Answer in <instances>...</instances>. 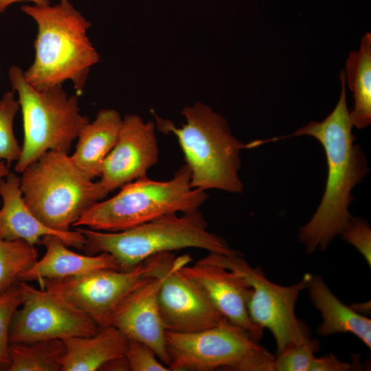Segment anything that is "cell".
Here are the masks:
<instances>
[{
  "instance_id": "6da1fadb",
  "label": "cell",
  "mask_w": 371,
  "mask_h": 371,
  "mask_svg": "<svg viewBox=\"0 0 371 371\" xmlns=\"http://www.w3.org/2000/svg\"><path fill=\"white\" fill-rule=\"evenodd\" d=\"M341 93L336 106L323 120L312 121L287 137L307 135L315 138L323 146L328 176L321 202L311 218L302 226L299 240L308 254L325 251L339 235L352 216L349 205L353 201L352 190L369 170L360 146L355 144L354 127L347 105L346 84L343 69L339 74Z\"/></svg>"
},
{
  "instance_id": "7a4b0ae2",
  "label": "cell",
  "mask_w": 371,
  "mask_h": 371,
  "mask_svg": "<svg viewBox=\"0 0 371 371\" xmlns=\"http://www.w3.org/2000/svg\"><path fill=\"white\" fill-rule=\"evenodd\" d=\"M21 10L38 27L34 60L23 71L25 80L38 90L70 80L80 95L91 67L100 60L87 36L90 22L69 0L54 5H23Z\"/></svg>"
},
{
  "instance_id": "3957f363",
  "label": "cell",
  "mask_w": 371,
  "mask_h": 371,
  "mask_svg": "<svg viewBox=\"0 0 371 371\" xmlns=\"http://www.w3.org/2000/svg\"><path fill=\"white\" fill-rule=\"evenodd\" d=\"M181 113L186 121L180 127L157 115L155 126L177 139L190 172L192 187L205 192L216 189L240 193V151L260 146V139L248 144L239 141L227 120L201 102L184 107Z\"/></svg>"
},
{
  "instance_id": "277c9868",
  "label": "cell",
  "mask_w": 371,
  "mask_h": 371,
  "mask_svg": "<svg viewBox=\"0 0 371 371\" xmlns=\"http://www.w3.org/2000/svg\"><path fill=\"white\" fill-rule=\"evenodd\" d=\"M199 210L181 215L171 214L138 226L115 232L77 228L85 237L88 255L106 252L120 270H129L162 252L199 248L227 256H242L222 237L207 231Z\"/></svg>"
},
{
  "instance_id": "5b68a950",
  "label": "cell",
  "mask_w": 371,
  "mask_h": 371,
  "mask_svg": "<svg viewBox=\"0 0 371 371\" xmlns=\"http://www.w3.org/2000/svg\"><path fill=\"white\" fill-rule=\"evenodd\" d=\"M207 198L205 191L192 187L185 164L169 180L146 176L123 186L111 198L91 205L73 226L120 232L166 215L197 211Z\"/></svg>"
},
{
  "instance_id": "8992f818",
  "label": "cell",
  "mask_w": 371,
  "mask_h": 371,
  "mask_svg": "<svg viewBox=\"0 0 371 371\" xmlns=\"http://www.w3.org/2000/svg\"><path fill=\"white\" fill-rule=\"evenodd\" d=\"M12 91L22 113L23 142L14 170L21 173L49 150L69 152L82 128L89 122L81 115L77 95L68 96L62 85L38 90L25 79L23 71L8 70Z\"/></svg>"
},
{
  "instance_id": "52a82bcc",
  "label": "cell",
  "mask_w": 371,
  "mask_h": 371,
  "mask_svg": "<svg viewBox=\"0 0 371 371\" xmlns=\"http://www.w3.org/2000/svg\"><path fill=\"white\" fill-rule=\"evenodd\" d=\"M21 174L25 203L54 229L69 231L91 205L100 201L96 182L80 170L67 153L47 151Z\"/></svg>"
},
{
  "instance_id": "ba28073f",
  "label": "cell",
  "mask_w": 371,
  "mask_h": 371,
  "mask_svg": "<svg viewBox=\"0 0 371 371\" xmlns=\"http://www.w3.org/2000/svg\"><path fill=\"white\" fill-rule=\"evenodd\" d=\"M166 343L170 370L273 371L275 357L229 321L196 332L166 330Z\"/></svg>"
},
{
  "instance_id": "9c48e42d",
  "label": "cell",
  "mask_w": 371,
  "mask_h": 371,
  "mask_svg": "<svg viewBox=\"0 0 371 371\" xmlns=\"http://www.w3.org/2000/svg\"><path fill=\"white\" fill-rule=\"evenodd\" d=\"M241 256L210 253L203 259L238 273L249 283V315L257 326L271 331L276 354L311 338L309 328L295 313L300 293L307 287L306 273L295 284L279 285L268 280L260 267H252Z\"/></svg>"
},
{
  "instance_id": "30bf717a",
  "label": "cell",
  "mask_w": 371,
  "mask_h": 371,
  "mask_svg": "<svg viewBox=\"0 0 371 371\" xmlns=\"http://www.w3.org/2000/svg\"><path fill=\"white\" fill-rule=\"evenodd\" d=\"M190 261L188 255L175 257L167 251L143 262L146 277L162 278L158 304L167 331L196 332L228 321L202 289L181 272V268Z\"/></svg>"
},
{
  "instance_id": "8fae6325",
  "label": "cell",
  "mask_w": 371,
  "mask_h": 371,
  "mask_svg": "<svg viewBox=\"0 0 371 371\" xmlns=\"http://www.w3.org/2000/svg\"><path fill=\"white\" fill-rule=\"evenodd\" d=\"M21 308L10 326V344H28L50 339L95 335L100 326L87 315L57 295L20 281Z\"/></svg>"
},
{
  "instance_id": "7c38bea8",
  "label": "cell",
  "mask_w": 371,
  "mask_h": 371,
  "mask_svg": "<svg viewBox=\"0 0 371 371\" xmlns=\"http://www.w3.org/2000/svg\"><path fill=\"white\" fill-rule=\"evenodd\" d=\"M148 278L142 262L129 270L100 269L63 279L43 280L39 284L103 327L110 325L123 298Z\"/></svg>"
},
{
  "instance_id": "4fadbf2b",
  "label": "cell",
  "mask_w": 371,
  "mask_h": 371,
  "mask_svg": "<svg viewBox=\"0 0 371 371\" xmlns=\"http://www.w3.org/2000/svg\"><path fill=\"white\" fill-rule=\"evenodd\" d=\"M155 124L137 114L122 120L118 139L106 157L96 186L100 201L112 191L147 176L159 159Z\"/></svg>"
},
{
  "instance_id": "5bb4252c",
  "label": "cell",
  "mask_w": 371,
  "mask_h": 371,
  "mask_svg": "<svg viewBox=\"0 0 371 371\" xmlns=\"http://www.w3.org/2000/svg\"><path fill=\"white\" fill-rule=\"evenodd\" d=\"M161 283V276L148 277L132 290L115 308L110 325L121 331L128 339L147 345L168 368L166 330L158 304Z\"/></svg>"
},
{
  "instance_id": "9a60e30c",
  "label": "cell",
  "mask_w": 371,
  "mask_h": 371,
  "mask_svg": "<svg viewBox=\"0 0 371 371\" xmlns=\"http://www.w3.org/2000/svg\"><path fill=\"white\" fill-rule=\"evenodd\" d=\"M181 272L194 281L218 311L232 324L245 330L256 341L264 330L251 319L247 307L251 293L249 283L238 273L202 258Z\"/></svg>"
},
{
  "instance_id": "2e32d148",
  "label": "cell",
  "mask_w": 371,
  "mask_h": 371,
  "mask_svg": "<svg viewBox=\"0 0 371 371\" xmlns=\"http://www.w3.org/2000/svg\"><path fill=\"white\" fill-rule=\"evenodd\" d=\"M0 238L23 240L36 245L47 235L59 237L68 247L83 249L85 236L77 229L58 231L49 227L40 221L25 203L20 187V177L10 172L0 186Z\"/></svg>"
},
{
  "instance_id": "e0dca14e",
  "label": "cell",
  "mask_w": 371,
  "mask_h": 371,
  "mask_svg": "<svg viewBox=\"0 0 371 371\" xmlns=\"http://www.w3.org/2000/svg\"><path fill=\"white\" fill-rule=\"evenodd\" d=\"M45 254L20 277L19 282L58 280L84 274L100 269L120 270L114 257L109 253L84 255L76 253L59 237L47 235L41 240Z\"/></svg>"
},
{
  "instance_id": "ac0fdd59",
  "label": "cell",
  "mask_w": 371,
  "mask_h": 371,
  "mask_svg": "<svg viewBox=\"0 0 371 371\" xmlns=\"http://www.w3.org/2000/svg\"><path fill=\"white\" fill-rule=\"evenodd\" d=\"M308 293L319 311L322 322L317 329L322 337L335 333H352L371 348V320L342 303L319 275L306 273Z\"/></svg>"
},
{
  "instance_id": "d6986e66",
  "label": "cell",
  "mask_w": 371,
  "mask_h": 371,
  "mask_svg": "<svg viewBox=\"0 0 371 371\" xmlns=\"http://www.w3.org/2000/svg\"><path fill=\"white\" fill-rule=\"evenodd\" d=\"M123 118L113 109H104L78 135L74 163L90 179L100 177L103 162L117 142Z\"/></svg>"
},
{
  "instance_id": "ffe728a7",
  "label": "cell",
  "mask_w": 371,
  "mask_h": 371,
  "mask_svg": "<svg viewBox=\"0 0 371 371\" xmlns=\"http://www.w3.org/2000/svg\"><path fill=\"white\" fill-rule=\"evenodd\" d=\"M65 355L61 371H94L109 361L124 356L128 341L117 328L109 325L100 327L89 337H71L62 339Z\"/></svg>"
},
{
  "instance_id": "44dd1931",
  "label": "cell",
  "mask_w": 371,
  "mask_h": 371,
  "mask_svg": "<svg viewBox=\"0 0 371 371\" xmlns=\"http://www.w3.org/2000/svg\"><path fill=\"white\" fill-rule=\"evenodd\" d=\"M346 84L355 100L350 116L353 126L362 129L371 123V34L362 36L358 50L352 51L344 69Z\"/></svg>"
},
{
  "instance_id": "7402d4cb",
  "label": "cell",
  "mask_w": 371,
  "mask_h": 371,
  "mask_svg": "<svg viewBox=\"0 0 371 371\" xmlns=\"http://www.w3.org/2000/svg\"><path fill=\"white\" fill-rule=\"evenodd\" d=\"M65 355L60 339L28 344H10L8 371H60Z\"/></svg>"
},
{
  "instance_id": "603a6c76",
  "label": "cell",
  "mask_w": 371,
  "mask_h": 371,
  "mask_svg": "<svg viewBox=\"0 0 371 371\" xmlns=\"http://www.w3.org/2000/svg\"><path fill=\"white\" fill-rule=\"evenodd\" d=\"M37 260L34 245L0 238V295L18 284L21 276Z\"/></svg>"
},
{
  "instance_id": "cb8c5ba5",
  "label": "cell",
  "mask_w": 371,
  "mask_h": 371,
  "mask_svg": "<svg viewBox=\"0 0 371 371\" xmlns=\"http://www.w3.org/2000/svg\"><path fill=\"white\" fill-rule=\"evenodd\" d=\"M19 109L14 91L5 92L0 99V161H5L8 166L19 159L21 152L13 130L14 117Z\"/></svg>"
},
{
  "instance_id": "d4e9b609",
  "label": "cell",
  "mask_w": 371,
  "mask_h": 371,
  "mask_svg": "<svg viewBox=\"0 0 371 371\" xmlns=\"http://www.w3.org/2000/svg\"><path fill=\"white\" fill-rule=\"evenodd\" d=\"M319 350V341L309 338L291 345L277 354L273 361V371H309L315 353Z\"/></svg>"
},
{
  "instance_id": "484cf974",
  "label": "cell",
  "mask_w": 371,
  "mask_h": 371,
  "mask_svg": "<svg viewBox=\"0 0 371 371\" xmlns=\"http://www.w3.org/2000/svg\"><path fill=\"white\" fill-rule=\"evenodd\" d=\"M21 301L18 284L0 295V370H8L10 363L9 330L12 316L20 306Z\"/></svg>"
},
{
  "instance_id": "4316f807",
  "label": "cell",
  "mask_w": 371,
  "mask_h": 371,
  "mask_svg": "<svg viewBox=\"0 0 371 371\" xmlns=\"http://www.w3.org/2000/svg\"><path fill=\"white\" fill-rule=\"evenodd\" d=\"M124 356L132 371H170L147 345L137 341H128Z\"/></svg>"
},
{
  "instance_id": "83f0119b",
  "label": "cell",
  "mask_w": 371,
  "mask_h": 371,
  "mask_svg": "<svg viewBox=\"0 0 371 371\" xmlns=\"http://www.w3.org/2000/svg\"><path fill=\"white\" fill-rule=\"evenodd\" d=\"M342 238L354 246L371 266V229L363 218L352 216L340 234Z\"/></svg>"
},
{
  "instance_id": "f1b7e54d",
  "label": "cell",
  "mask_w": 371,
  "mask_h": 371,
  "mask_svg": "<svg viewBox=\"0 0 371 371\" xmlns=\"http://www.w3.org/2000/svg\"><path fill=\"white\" fill-rule=\"evenodd\" d=\"M352 366L348 362L339 360L334 355L328 353L320 357H315L309 371H350Z\"/></svg>"
},
{
  "instance_id": "f546056e",
  "label": "cell",
  "mask_w": 371,
  "mask_h": 371,
  "mask_svg": "<svg viewBox=\"0 0 371 371\" xmlns=\"http://www.w3.org/2000/svg\"><path fill=\"white\" fill-rule=\"evenodd\" d=\"M32 1L34 5H46L50 4V0H0V14L5 12L10 5L20 1Z\"/></svg>"
},
{
  "instance_id": "4dcf8cb0",
  "label": "cell",
  "mask_w": 371,
  "mask_h": 371,
  "mask_svg": "<svg viewBox=\"0 0 371 371\" xmlns=\"http://www.w3.org/2000/svg\"><path fill=\"white\" fill-rule=\"evenodd\" d=\"M9 166L5 164L4 161H0V186L2 181L10 172ZM1 203V197H0Z\"/></svg>"
}]
</instances>
